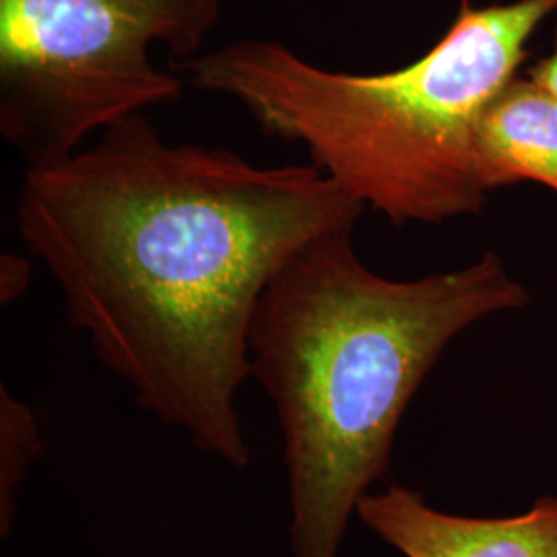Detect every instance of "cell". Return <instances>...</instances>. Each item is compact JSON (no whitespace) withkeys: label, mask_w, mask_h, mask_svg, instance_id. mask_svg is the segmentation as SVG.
<instances>
[{"label":"cell","mask_w":557,"mask_h":557,"mask_svg":"<svg viewBox=\"0 0 557 557\" xmlns=\"http://www.w3.org/2000/svg\"><path fill=\"white\" fill-rule=\"evenodd\" d=\"M363 209L312 163L260 168L223 147L170 145L135 114L69 160L27 168L17 230L140 411L246 469L238 393L260 296Z\"/></svg>","instance_id":"6da1fadb"},{"label":"cell","mask_w":557,"mask_h":557,"mask_svg":"<svg viewBox=\"0 0 557 557\" xmlns=\"http://www.w3.org/2000/svg\"><path fill=\"white\" fill-rule=\"evenodd\" d=\"M354 232L335 227L298 250L250 322V379L271 398L283 436L292 557H338L446 347L479 320L529 304L494 252L395 281L361 262Z\"/></svg>","instance_id":"7a4b0ae2"},{"label":"cell","mask_w":557,"mask_h":557,"mask_svg":"<svg viewBox=\"0 0 557 557\" xmlns=\"http://www.w3.org/2000/svg\"><path fill=\"white\" fill-rule=\"evenodd\" d=\"M556 13L557 0H460L425 54L374 75L329 71L262 38L174 60L172 71L238 101L267 137L304 147L314 168L391 223L438 225L481 211L479 122Z\"/></svg>","instance_id":"3957f363"},{"label":"cell","mask_w":557,"mask_h":557,"mask_svg":"<svg viewBox=\"0 0 557 557\" xmlns=\"http://www.w3.org/2000/svg\"><path fill=\"white\" fill-rule=\"evenodd\" d=\"M221 0H0V135L25 170L69 160L94 133L182 98L149 57H197Z\"/></svg>","instance_id":"277c9868"},{"label":"cell","mask_w":557,"mask_h":557,"mask_svg":"<svg viewBox=\"0 0 557 557\" xmlns=\"http://www.w3.org/2000/svg\"><path fill=\"white\" fill-rule=\"evenodd\" d=\"M356 517L405 557H557L554 496L518 517H460L432 508L416 490L388 485L363 496Z\"/></svg>","instance_id":"5b68a950"},{"label":"cell","mask_w":557,"mask_h":557,"mask_svg":"<svg viewBox=\"0 0 557 557\" xmlns=\"http://www.w3.org/2000/svg\"><path fill=\"white\" fill-rule=\"evenodd\" d=\"M478 172L485 193L518 182L557 193V94L531 75L510 81L479 122Z\"/></svg>","instance_id":"8992f818"},{"label":"cell","mask_w":557,"mask_h":557,"mask_svg":"<svg viewBox=\"0 0 557 557\" xmlns=\"http://www.w3.org/2000/svg\"><path fill=\"white\" fill-rule=\"evenodd\" d=\"M44 440L40 425L11 391L0 386V537L4 539L15 522L17 494L32 465L41 457Z\"/></svg>","instance_id":"52a82bcc"},{"label":"cell","mask_w":557,"mask_h":557,"mask_svg":"<svg viewBox=\"0 0 557 557\" xmlns=\"http://www.w3.org/2000/svg\"><path fill=\"white\" fill-rule=\"evenodd\" d=\"M32 281L29 262L17 255H2L0 259V304H13L21 298Z\"/></svg>","instance_id":"ba28073f"},{"label":"cell","mask_w":557,"mask_h":557,"mask_svg":"<svg viewBox=\"0 0 557 557\" xmlns=\"http://www.w3.org/2000/svg\"><path fill=\"white\" fill-rule=\"evenodd\" d=\"M533 79L539 81L541 85H545L547 89H552L554 94H557V29L556 36H554V46L552 50L543 57V59L535 62L529 73Z\"/></svg>","instance_id":"9c48e42d"}]
</instances>
